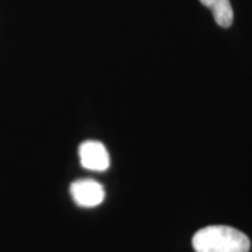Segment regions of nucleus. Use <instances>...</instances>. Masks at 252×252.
I'll use <instances>...</instances> for the list:
<instances>
[{
  "mask_svg": "<svg viewBox=\"0 0 252 252\" xmlns=\"http://www.w3.org/2000/svg\"><path fill=\"white\" fill-rule=\"evenodd\" d=\"M196 252H249L250 239L239 230L226 225H209L193 237Z\"/></svg>",
  "mask_w": 252,
  "mask_h": 252,
  "instance_id": "nucleus-1",
  "label": "nucleus"
},
{
  "mask_svg": "<svg viewBox=\"0 0 252 252\" xmlns=\"http://www.w3.org/2000/svg\"><path fill=\"white\" fill-rule=\"evenodd\" d=\"M81 165L86 169L96 172L106 171L110 166V157L108 150L99 141H84L78 150Z\"/></svg>",
  "mask_w": 252,
  "mask_h": 252,
  "instance_id": "nucleus-3",
  "label": "nucleus"
},
{
  "mask_svg": "<svg viewBox=\"0 0 252 252\" xmlns=\"http://www.w3.org/2000/svg\"><path fill=\"white\" fill-rule=\"evenodd\" d=\"M70 194L76 204L83 208L99 206L105 198V190L103 186L91 179H82L72 182Z\"/></svg>",
  "mask_w": 252,
  "mask_h": 252,
  "instance_id": "nucleus-2",
  "label": "nucleus"
},
{
  "mask_svg": "<svg viewBox=\"0 0 252 252\" xmlns=\"http://www.w3.org/2000/svg\"><path fill=\"white\" fill-rule=\"evenodd\" d=\"M201 4L210 8L216 24L220 27L228 28L234 21V11L230 0H200Z\"/></svg>",
  "mask_w": 252,
  "mask_h": 252,
  "instance_id": "nucleus-4",
  "label": "nucleus"
}]
</instances>
